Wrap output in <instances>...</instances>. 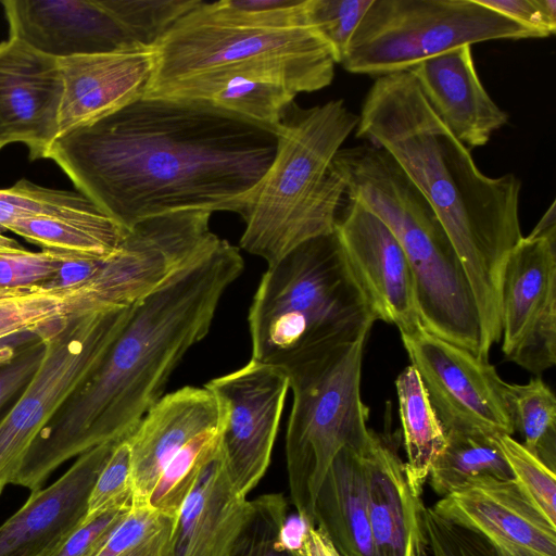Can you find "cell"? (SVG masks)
I'll return each instance as SVG.
<instances>
[{"mask_svg": "<svg viewBox=\"0 0 556 556\" xmlns=\"http://www.w3.org/2000/svg\"><path fill=\"white\" fill-rule=\"evenodd\" d=\"M276 130L202 100L142 97L52 143L81 194L126 229L179 211L247 214Z\"/></svg>", "mask_w": 556, "mask_h": 556, "instance_id": "cell-1", "label": "cell"}, {"mask_svg": "<svg viewBox=\"0 0 556 556\" xmlns=\"http://www.w3.org/2000/svg\"><path fill=\"white\" fill-rule=\"evenodd\" d=\"M243 268L239 248L219 238L134 304L94 372L37 437L13 484L39 489L70 458L126 439L208 333L223 294Z\"/></svg>", "mask_w": 556, "mask_h": 556, "instance_id": "cell-2", "label": "cell"}, {"mask_svg": "<svg viewBox=\"0 0 556 556\" xmlns=\"http://www.w3.org/2000/svg\"><path fill=\"white\" fill-rule=\"evenodd\" d=\"M355 134L394 160L443 225L475 296L481 325L480 357L488 359L501 339L504 263L523 237L520 179L511 173L483 174L408 71L376 77Z\"/></svg>", "mask_w": 556, "mask_h": 556, "instance_id": "cell-3", "label": "cell"}, {"mask_svg": "<svg viewBox=\"0 0 556 556\" xmlns=\"http://www.w3.org/2000/svg\"><path fill=\"white\" fill-rule=\"evenodd\" d=\"M153 52L144 96L206 73L252 77L296 96L328 87L337 64L328 43L307 22L305 0H285L263 11L236 9L227 0L200 1Z\"/></svg>", "mask_w": 556, "mask_h": 556, "instance_id": "cell-4", "label": "cell"}, {"mask_svg": "<svg viewBox=\"0 0 556 556\" xmlns=\"http://www.w3.org/2000/svg\"><path fill=\"white\" fill-rule=\"evenodd\" d=\"M331 167L342 179L348 200L377 215L401 244L414 276L422 327L480 357L475 296L428 201L386 151L368 143L341 148Z\"/></svg>", "mask_w": 556, "mask_h": 556, "instance_id": "cell-5", "label": "cell"}, {"mask_svg": "<svg viewBox=\"0 0 556 556\" xmlns=\"http://www.w3.org/2000/svg\"><path fill=\"white\" fill-rule=\"evenodd\" d=\"M357 124L358 115L343 100L287 108L275 128L274 161L242 218L240 249L269 266L299 244L334 231L345 188L331 164Z\"/></svg>", "mask_w": 556, "mask_h": 556, "instance_id": "cell-6", "label": "cell"}, {"mask_svg": "<svg viewBox=\"0 0 556 556\" xmlns=\"http://www.w3.org/2000/svg\"><path fill=\"white\" fill-rule=\"evenodd\" d=\"M376 321L333 232L269 265L249 308L252 358L282 365L369 333Z\"/></svg>", "mask_w": 556, "mask_h": 556, "instance_id": "cell-7", "label": "cell"}, {"mask_svg": "<svg viewBox=\"0 0 556 556\" xmlns=\"http://www.w3.org/2000/svg\"><path fill=\"white\" fill-rule=\"evenodd\" d=\"M368 334L280 365L293 393L286 433L290 497L308 526H315L314 502L337 454L344 447L364 454L374 435L361 396Z\"/></svg>", "mask_w": 556, "mask_h": 556, "instance_id": "cell-8", "label": "cell"}, {"mask_svg": "<svg viewBox=\"0 0 556 556\" xmlns=\"http://www.w3.org/2000/svg\"><path fill=\"white\" fill-rule=\"evenodd\" d=\"M529 38L543 37L478 0H372L340 64L380 77L460 46Z\"/></svg>", "mask_w": 556, "mask_h": 556, "instance_id": "cell-9", "label": "cell"}, {"mask_svg": "<svg viewBox=\"0 0 556 556\" xmlns=\"http://www.w3.org/2000/svg\"><path fill=\"white\" fill-rule=\"evenodd\" d=\"M131 307L70 315L45 334L39 367L0 418V494L43 428L94 372Z\"/></svg>", "mask_w": 556, "mask_h": 556, "instance_id": "cell-10", "label": "cell"}, {"mask_svg": "<svg viewBox=\"0 0 556 556\" xmlns=\"http://www.w3.org/2000/svg\"><path fill=\"white\" fill-rule=\"evenodd\" d=\"M502 351L541 375L556 364L555 202L504 263L500 285Z\"/></svg>", "mask_w": 556, "mask_h": 556, "instance_id": "cell-11", "label": "cell"}, {"mask_svg": "<svg viewBox=\"0 0 556 556\" xmlns=\"http://www.w3.org/2000/svg\"><path fill=\"white\" fill-rule=\"evenodd\" d=\"M401 338L444 431L515 433L507 382L489 361L424 327Z\"/></svg>", "mask_w": 556, "mask_h": 556, "instance_id": "cell-12", "label": "cell"}, {"mask_svg": "<svg viewBox=\"0 0 556 556\" xmlns=\"http://www.w3.org/2000/svg\"><path fill=\"white\" fill-rule=\"evenodd\" d=\"M222 412L219 447L230 481L245 496L271 458L289 386L286 369L253 358L204 386Z\"/></svg>", "mask_w": 556, "mask_h": 556, "instance_id": "cell-13", "label": "cell"}, {"mask_svg": "<svg viewBox=\"0 0 556 556\" xmlns=\"http://www.w3.org/2000/svg\"><path fill=\"white\" fill-rule=\"evenodd\" d=\"M334 233L376 320L410 333L422 327L414 276L395 236L372 212L349 200Z\"/></svg>", "mask_w": 556, "mask_h": 556, "instance_id": "cell-14", "label": "cell"}, {"mask_svg": "<svg viewBox=\"0 0 556 556\" xmlns=\"http://www.w3.org/2000/svg\"><path fill=\"white\" fill-rule=\"evenodd\" d=\"M431 508L481 534L504 556H556V526L514 479H473Z\"/></svg>", "mask_w": 556, "mask_h": 556, "instance_id": "cell-15", "label": "cell"}, {"mask_svg": "<svg viewBox=\"0 0 556 556\" xmlns=\"http://www.w3.org/2000/svg\"><path fill=\"white\" fill-rule=\"evenodd\" d=\"M63 83L58 59L10 37L0 42V149L23 143L46 159L59 136Z\"/></svg>", "mask_w": 556, "mask_h": 556, "instance_id": "cell-16", "label": "cell"}, {"mask_svg": "<svg viewBox=\"0 0 556 556\" xmlns=\"http://www.w3.org/2000/svg\"><path fill=\"white\" fill-rule=\"evenodd\" d=\"M117 442L88 450L54 483L33 490L0 526V556H53L85 522L92 486Z\"/></svg>", "mask_w": 556, "mask_h": 556, "instance_id": "cell-17", "label": "cell"}, {"mask_svg": "<svg viewBox=\"0 0 556 556\" xmlns=\"http://www.w3.org/2000/svg\"><path fill=\"white\" fill-rule=\"evenodd\" d=\"M58 64L63 83L60 137L142 98L154 70V52L131 45L58 59Z\"/></svg>", "mask_w": 556, "mask_h": 556, "instance_id": "cell-18", "label": "cell"}, {"mask_svg": "<svg viewBox=\"0 0 556 556\" xmlns=\"http://www.w3.org/2000/svg\"><path fill=\"white\" fill-rule=\"evenodd\" d=\"M1 4L9 36L54 59L138 45L99 0H4Z\"/></svg>", "mask_w": 556, "mask_h": 556, "instance_id": "cell-19", "label": "cell"}, {"mask_svg": "<svg viewBox=\"0 0 556 556\" xmlns=\"http://www.w3.org/2000/svg\"><path fill=\"white\" fill-rule=\"evenodd\" d=\"M220 424L218 402L205 387H184L163 395L127 437L131 505H149L154 484L172 457L194 437Z\"/></svg>", "mask_w": 556, "mask_h": 556, "instance_id": "cell-20", "label": "cell"}, {"mask_svg": "<svg viewBox=\"0 0 556 556\" xmlns=\"http://www.w3.org/2000/svg\"><path fill=\"white\" fill-rule=\"evenodd\" d=\"M408 72L437 115L468 149L486 144L507 124V113L492 100L477 74L471 46L430 58Z\"/></svg>", "mask_w": 556, "mask_h": 556, "instance_id": "cell-21", "label": "cell"}, {"mask_svg": "<svg viewBox=\"0 0 556 556\" xmlns=\"http://www.w3.org/2000/svg\"><path fill=\"white\" fill-rule=\"evenodd\" d=\"M363 464L375 556H414L426 546L425 505L412 489L405 464L391 443L375 432Z\"/></svg>", "mask_w": 556, "mask_h": 556, "instance_id": "cell-22", "label": "cell"}, {"mask_svg": "<svg viewBox=\"0 0 556 556\" xmlns=\"http://www.w3.org/2000/svg\"><path fill=\"white\" fill-rule=\"evenodd\" d=\"M251 511L227 473L220 447L178 510L174 556H230Z\"/></svg>", "mask_w": 556, "mask_h": 556, "instance_id": "cell-23", "label": "cell"}, {"mask_svg": "<svg viewBox=\"0 0 556 556\" xmlns=\"http://www.w3.org/2000/svg\"><path fill=\"white\" fill-rule=\"evenodd\" d=\"M314 520L342 556H375L363 454L348 447L337 454L317 492Z\"/></svg>", "mask_w": 556, "mask_h": 556, "instance_id": "cell-24", "label": "cell"}, {"mask_svg": "<svg viewBox=\"0 0 556 556\" xmlns=\"http://www.w3.org/2000/svg\"><path fill=\"white\" fill-rule=\"evenodd\" d=\"M144 97L202 100L275 129L295 94L248 76L206 73L176 80Z\"/></svg>", "mask_w": 556, "mask_h": 556, "instance_id": "cell-25", "label": "cell"}, {"mask_svg": "<svg viewBox=\"0 0 556 556\" xmlns=\"http://www.w3.org/2000/svg\"><path fill=\"white\" fill-rule=\"evenodd\" d=\"M395 389L407 458L404 463L405 470L412 489L421 495L432 465L445 446V431L417 370L412 365L400 372Z\"/></svg>", "mask_w": 556, "mask_h": 556, "instance_id": "cell-26", "label": "cell"}, {"mask_svg": "<svg viewBox=\"0 0 556 556\" xmlns=\"http://www.w3.org/2000/svg\"><path fill=\"white\" fill-rule=\"evenodd\" d=\"M40 247L87 258H104L113 254L128 229L104 213L78 217H33L12 222L5 227Z\"/></svg>", "mask_w": 556, "mask_h": 556, "instance_id": "cell-27", "label": "cell"}, {"mask_svg": "<svg viewBox=\"0 0 556 556\" xmlns=\"http://www.w3.org/2000/svg\"><path fill=\"white\" fill-rule=\"evenodd\" d=\"M497 435L477 430L445 431V446L429 475L432 490L443 497L473 479H514Z\"/></svg>", "mask_w": 556, "mask_h": 556, "instance_id": "cell-28", "label": "cell"}, {"mask_svg": "<svg viewBox=\"0 0 556 556\" xmlns=\"http://www.w3.org/2000/svg\"><path fill=\"white\" fill-rule=\"evenodd\" d=\"M507 400L515 432L523 446L549 469H556V397L540 378L525 384L507 383Z\"/></svg>", "mask_w": 556, "mask_h": 556, "instance_id": "cell-29", "label": "cell"}, {"mask_svg": "<svg viewBox=\"0 0 556 556\" xmlns=\"http://www.w3.org/2000/svg\"><path fill=\"white\" fill-rule=\"evenodd\" d=\"M73 286L49 283L0 289V339L74 315Z\"/></svg>", "mask_w": 556, "mask_h": 556, "instance_id": "cell-30", "label": "cell"}, {"mask_svg": "<svg viewBox=\"0 0 556 556\" xmlns=\"http://www.w3.org/2000/svg\"><path fill=\"white\" fill-rule=\"evenodd\" d=\"M100 213L103 212L80 192L50 189L27 179L0 189V232L17 219L78 218Z\"/></svg>", "mask_w": 556, "mask_h": 556, "instance_id": "cell-31", "label": "cell"}, {"mask_svg": "<svg viewBox=\"0 0 556 556\" xmlns=\"http://www.w3.org/2000/svg\"><path fill=\"white\" fill-rule=\"evenodd\" d=\"M220 426L206 430L184 445L162 470L149 498V505L177 517L203 467L219 448Z\"/></svg>", "mask_w": 556, "mask_h": 556, "instance_id": "cell-32", "label": "cell"}, {"mask_svg": "<svg viewBox=\"0 0 556 556\" xmlns=\"http://www.w3.org/2000/svg\"><path fill=\"white\" fill-rule=\"evenodd\" d=\"M176 518L131 505L96 556H174Z\"/></svg>", "mask_w": 556, "mask_h": 556, "instance_id": "cell-33", "label": "cell"}, {"mask_svg": "<svg viewBox=\"0 0 556 556\" xmlns=\"http://www.w3.org/2000/svg\"><path fill=\"white\" fill-rule=\"evenodd\" d=\"M201 0H99L135 42L153 48Z\"/></svg>", "mask_w": 556, "mask_h": 556, "instance_id": "cell-34", "label": "cell"}, {"mask_svg": "<svg viewBox=\"0 0 556 556\" xmlns=\"http://www.w3.org/2000/svg\"><path fill=\"white\" fill-rule=\"evenodd\" d=\"M288 503L281 493L251 500V511L230 556H298L286 539Z\"/></svg>", "mask_w": 556, "mask_h": 556, "instance_id": "cell-35", "label": "cell"}, {"mask_svg": "<svg viewBox=\"0 0 556 556\" xmlns=\"http://www.w3.org/2000/svg\"><path fill=\"white\" fill-rule=\"evenodd\" d=\"M497 441L517 482L530 502L556 526V477L542 460L508 434Z\"/></svg>", "mask_w": 556, "mask_h": 556, "instance_id": "cell-36", "label": "cell"}, {"mask_svg": "<svg viewBox=\"0 0 556 556\" xmlns=\"http://www.w3.org/2000/svg\"><path fill=\"white\" fill-rule=\"evenodd\" d=\"M372 0H305L308 24L328 43L341 63L349 42Z\"/></svg>", "mask_w": 556, "mask_h": 556, "instance_id": "cell-37", "label": "cell"}, {"mask_svg": "<svg viewBox=\"0 0 556 556\" xmlns=\"http://www.w3.org/2000/svg\"><path fill=\"white\" fill-rule=\"evenodd\" d=\"M426 548L431 556H504L481 534L422 508Z\"/></svg>", "mask_w": 556, "mask_h": 556, "instance_id": "cell-38", "label": "cell"}, {"mask_svg": "<svg viewBox=\"0 0 556 556\" xmlns=\"http://www.w3.org/2000/svg\"><path fill=\"white\" fill-rule=\"evenodd\" d=\"M131 497L130 448L126 438L116 443L92 486L85 521L113 507L131 504Z\"/></svg>", "mask_w": 556, "mask_h": 556, "instance_id": "cell-39", "label": "cell"}, {"mask_svg": "<svg viewBox=\"0 0 556 556\" xmlns=\"http://www.w3.org/2000/svg\"><path fill=\"white\" fill-rule=\"evenodd\" d=\"M77 257L81 256L52 250L0 253V289L48 283L66 262Z\"/></svg>", "mask_w": 556, "mask_h": 556, "instance_id": "cell-40", "label": "cell"}, {"mask_svg": "<svg viewBox=\"0 0 556 556\" xmlns=\"http://www.w3.org/2000/svg\"><path fill=\"white\" fill-rule=\"evenodd\" d=\"M130 506L119 505L85 521L53 556H96Z\"/></svg>", "mask_w": 556, "mask_h": 556, "instance_id": "cell-41", "label": "cell"}, {"mask_svg": "<svg viewBox=\"0 0 556 556\" xmlns=\"http://www.w3.org/2000/svg\"><path fill=\"white\" fill-rule=\"evenodd\" d=\"M478 2L538 31L543 38L556 31L555 0H478Z\"/></svg>", "mask_w": 556, "mask_h": 556, "instance_id": "cell-42", "label": "cell"}, {"mask_svg": "<svg viewBox=\"0 0 556 556\" xmlns=\"http://www.w3.org/2000/svg\"><path fill=\"white\" fill-rule=\"evenodd\" d=\"M43 352L45 344L41 339L25 349L11 363L0 367V409L21 394L39 367Z\"/></svg>", "mask_w": 556, "mask_h": 556, "instance_id": "cell-43", "label": "cell"}, {"mask_svg": "<svg viewBox=\"0 0 556 556\" xmlns=\"http://www.w3.org/2000/svg\"><path fill=\"white\" fill-rule=\"evenodd\" d=\"M61 319V318H60ZM59 319L40 329L26 330L0 339V367L11 363L25 349L41 340Z\"/></svg>", "mask_w": 556, "mask_h": 556, "instance_id": "cell-44", "label": "cell"}, {"mask_svg": "<svg viewBox=\"0 0 556 556\" xmlns=\"http://www.w3.org/2000/svg\"><path fill=\"white\" fill-rule=\"evenodd\" d=\"M298 556H342L326 533L306 525L296 545Z\"/></svg>", "mask_w": 556, "mask_h": 556, "instance_id": "cell-45", "label": "cell"}, {"mask_svg": "<svg viewBox=\"0 0 556 556\" xmlns=\"http://www.w3.org/2000/svg\"><path fill=\"white\" fill-rule=\"evenodd\" d=\"M24 250L16 240L0 232V253H17Z\"/></svg>", "mask_w": 556, "mask_h": 556, "instance_id": "cell-46", "label": "cell"}, {"mask_svg": "<svg viewBox=\"0 0 556 556\" xmlns=\"http://www.w3.org/2000/svg\"><path fill=\"white\" fill-rule=\"evenodd\" d=\"M414 556H428L426 546L418 548Z\"/></svg>", "mask_w": 556, "mask_h": 556, "instance_id": "cell-47", "label": "cell"}, {"mask_svg": "<svg viewBox=\"0 0 556 556\" xmlns=\"http://www.w3.org/2000/svg\"><path fill=\"white\" fill-rule=\"evenodd\" d=\"M1 150V149H0Z\"/></svg>", "mask_w": 556, "mask_h": 556, "instance_id": "cell-48", "label": "cell"}]
</instances>
